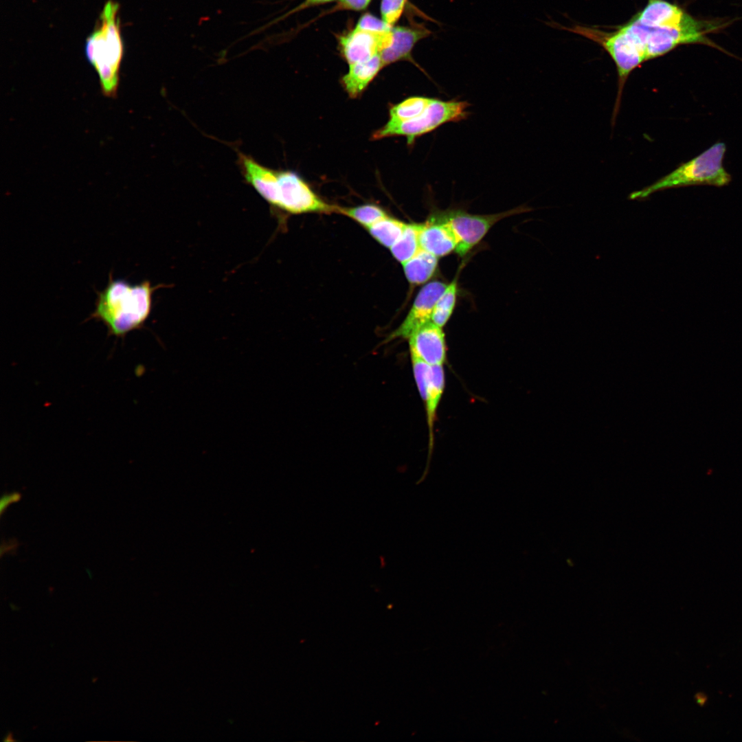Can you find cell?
<instances>
[{
    "instance_id": "cell-27",
    "label": "cell",
    "mask_w": 742,
    "mask_h": 742,
    "mask_svg": "<svg viewBox=\"0 0 742 742\" xmlns=\"http://www.w3.org/2000/svg\"><path fill=\"white\" fill-rule=\"evenodd\" d=\"M696 703L700 706L704 707L707 704L708 700V695L704 692H697L694 696Z\"/></svg>"
},
{
    "instance_id": "cell-10",
    "label": "cell",
    "mask_w": 742,
    "mask_h": 742,
    "mask_svg": "<svg viewBox=\"0 0 742 742\" xmlns=\"http://www.w3.org/2000/svg\"><path fill=\"white\" fill-rule=\"evenodd\" d=\"M407 339L411 355L429 366L443 365L447 348L441 327L430 321L415 330Z\"/></svg>"
},
{
    "instance_id": "cell-8",
    "label": "cell",
    "mask_w": 742,
    "mask_h": 742,
    "mask_svg": "<svg viewBox=\"0 0 742 742\" xmlns=\"http://www.w3.org/2000/svg\"><path fill=\"white\" fill-rule=\"evenodd\" d=\"M392 30V29H391ZM391 30L376 32L355 28L340 36L341 51L350 65L371 58L387 47L391 41Z\"/></svg>"
},
{
    "instance_id": "cell-17",
    "label": "cell",
    "mask_w": 742,
    "mask_h": 742,
    "mask_svg": "<svg viewBox=\"0 0 742 742\" xmlns=\"http://www.w3.org/2000/svg\"><path fill=\"white\" fill-rule=\"evenodd\" d=\"M406 224L389 216L368 227L370 234L381 244L391 247L400 238Z\"/></svg>"
},
{
    "instance_id": "cell-15",
    "label": "cell",
    "mask_w": 742,
    "mask_h": 742,
    "mask_svg": "<svg viewBox=\"0 0 742 742\" xmlns=\"http://www.w3.org/2000/svg\"><path fill=\"white\" fill-rule=\"evenodd\" d=\"M438 262V257L420 249L412 258L402 265L408 281L414 284H420L433 276L437 269Z\"/></svg>"
},
{
    "instance_id": "cell-28",
    "label": "cell",
    "mask_w": 742,
    "mask_h": 742,
    "mask_svg": "<svg viewBox=\"0 0 742 742\" xmlns=\"http://www.w3.org/2000/svg\"><path fill=\"white\" fill-rule=\"evenodd\" d=\"M3 741H14L15 740L12 738V733L9 732L7 734V735L5 736V737L3 739Z\"/></svg>"
},
{
    "instance_id": "cell-14",
    "label": "cell",
    "mask_w": 742,
    "mask_h": 742,
    "mask_svg": "<svg viewBox=\"0 0 742 742\" xmlns=\"http://www.w3.org/2000/svg\"><path fill=\"white\" fill-rule=\"evenodd\" d=\"M444 387L445 372L443 366H431L429 382L427 389V395L425 401L427 411V423L430 431V444L427 464L426 466V469L422 475V480H425L428 474L432 449V429L434 427L436 410L440 403L444 391Z\"/></svg>"
},
{
    "instance_id": "cell-20",
    "label": "cell",
    "mask_w": 742,
    "mask_h": 742,
    "mask_svg": "<svg viewBox=\"0 0 742 742\" xmlns=\"http://www.w3.org/2000/svg\"><path fill=\"white\" fill-rule=\"evenodd\" d=\"M337 212L352 218L367 228L388 216L381 207L371 204L350 208L338 207Z\"/></svg>"
},
{
    "instance_id": "cell-1",
    "label": "cell",
    "mask_w": 742,
    "mask_h": 742,
    "mask_svg": "<svg viewBox=\"0 0 742 742\" xmlns=\"http://www.w3.org/2000/svg\"><path fill=\"white\" fill-rule=\"evenodd\" d=\"M729 22L699 19L676 3L648 0L629 21L610 31L579 25L565 29L597 43L615 63L618 80L615 118L624 85L631 71L643 63L682 45L702 44L727 53L708 35L723 28Z\"/></svg>"
},
{
    "instance_id": "cell-2",
    "label": "cell",
    "mask_w": 742,
    "mask_h": 742,
    "mask_svg": "<svg viewBox=\"0 0 742 742\" xmlns=\"http://www.w3.org/2000/svg\"><path fill=\"white\" fill-rule=\"evenodd\" d=\"M157 288L149 281L133 285L122 279H113L110 273L104 289L96 292L95 308L89 319L103 323L109 335L124 337L141 328L148 317Z\"/></svg>"
},
{
    "instance_id": "cell-11",
    "label": "cell",
    "mask_w": 742,
    "mask_h": 742,
    "mask_svg": "<svg viewBox=\"0 0 742 742\" xmlns=\"http://www.w3.org/2000/svg\"><path fill=\"white\" fill-rule=\"evenodd\" d=\"M390 45L380 52L383 67L399 60H407L417 65L412 55L414 45L431 32L424 26L392 27Z\"/></svg>"
},
{
    "instance_id": "cell-6",
    "label": "cell",
    "mask_w": 742,
    "mask_h": 742,
    "mask_svg": "<svg viewBox=\"0 0 742 742\" xmlns=\"http://www.w3.org/2000/svg\"><path fill=\"white\" fill-rule=\"evenodd\" d=\"M528 211V207L521 206L492 214H472L462 210H450L437 215L451 228L458 243L456 251L463 256L479 243L498 221L511 215Z\"/></svg>"
},
{
    "instance_id": "cell-21",
    "label": "cell",
    "mask_w": 742,
    "mask_h": 742,
    "mask_svg": "<svg viewBox=\"0 0 742 742\" xmlns=\"http://www.w3.org/2000/svg\"><path fill=\"white\" fill-rule=\"evenodd\" d=\"M411 359L414 376L418 392L422 399L425 401L427 395L431 366L414 355H411Z\"/></svg>"
},
{
    "instance_id": "cell-9",
    "label": "cell",
    "mask_w": 742,
    "mask_h": 742,
    "mask_svg": "<svg viewBox=\"0 0 742 742\" xmlns=\"http://www.w3.org/2000/svg\"><path fill=\"white\" fill-rule=\"evenodd\" d=\"M447 286L442 282L432 281L423 286L407 317L388 339L408 338L415 330L430 322L435 304Z\"/></svg>"
},
{
    "instance_id": "cell-22",
    "label": "cell",
    "mask_w": 742,
    "mask_h": 742,
    "mask_svg": "<svg viewBox=\"0 0 742 742\" xmlns=\"http://www.w3.org/2000/svg\"><path fill=\"white\" fill-rule=\"evenodd\" d=\"M406 3L407 0H382L381 3L382 19L392 27L400 18Z\"/></svg>"
},
{
    "instance_id": "cell-25",
    "label": "cell",
    "mask_w": 742,
    "mask_h": 742,
    "mask_svg": "<svg viewBox=\"0 0 742 742\" xmlns=\"http://www.w3.org/2000/svg\"><path fill=\"white\" fill-rule=\"evenodd\" d=\"M371 0H339L338 6L340 8L352 10H361L365 9Z\"/></svg>"
},
{
    "instance_id": "cell-16",
    "label": "cell",
    "mask_w": 742,
    "mask_h": 742,
    "mask_svg": "<svg viewBox=\"0 0 742 742\" xmlns=\"http://www.w3.org/2000/svg\"><path fill=\"white\" fill-rule=\"evenodd\" d=\"M419 224H406L403 234L390 247L394 257L402 264L412 258L420 249Z\"/></svg>"
},
{
    "instance_id": "cell-13",
    "label": "cell",
    "mask_w": 742,
    "mask_h": 742,
    "mask_svg": "<svg viewBox=\"0 0 742 742\" xmlns=\"http://www.w3.org/2000/svg\"><path fill=\"white\" fill-rule=\"evenodd\" d=\"M382 67L379 53L368 60L350 65L348 72L341 79L350 97L357 98L361 94Z\"/></svg>"
},
{
    "instance_id": "cell-7",
    "label": "cell",
    "mask_w": 742,
    "mask_h": 742,
    "mask_svg": "<svg viewBox=\"0 0 742 742\" xmlns=\"http://www.w3.org/2000/svg\"><path fill=\"white\" fill-rule=\"evenodd\" d=\"M278 179L277 207L293 214L337 212L338 207L323 201L296 173L278 170Z\"/></svg>"
},
{
    "instance_id": "cell-23",
    "label": "cell",
    "mask_w": 742,
    "mask_h": 742,
    "mask_svg": "<svg viewBox=\"0 0 742 742\" xmlns=\"http://www.w3.org/2000/svg\"><path fill=\"white\" fill-rule=\"evenodd\" d=\"M356 28L376 32H386L391 30L392 26L383 19L381 20L369 13H366L359 19Z\"/></svg>"
},
{
    "instance_id": "cell-5",
    "label": "cell",
    "mask_w": 742,
    "mask_h": 742,
    "mask_svg": "<svg viewBox=\"0 0 742 742\" xmlns=\"http://www.w3.org/2000/svg\"><path fill=\"white\" fill-rule=\"evenodd\" d=\"M470 104L464 100H442L434 98L425 110L418 116L404 122L388 120L386 124L375 131L372 138L379 139L392 136H405L407 144L412 145L416 139L436 130L448 122L466 120L470 112Z\"/></svg>"
},
{
    "instance_id": "cell-3",
    "label": "cell",
    "mask_w": 742,
    "mask_h": 742,
    "mask_svg": "<svg viewBox=\"0 0 742 742\" xmlns=\"http://www.w3.org/2000/svg\"><path fill=\"white\" fill-rule=\"evenodd\" d=\"M119 8L118 3L112 0L105 3L85 45V56L98 73L102 92L109 98L117 95L124 54Z\"/></svg>"
},
{
    "instance_id": "cell-4",
    "label": "cell",
    "mask_w": 742,
    "mask_h": 742,
    "mask_svg": "<svg viewBox=\"0 0 742 742\" xmlns=\"http://www.w3.org/2000/svg\"><path fill=\"white\" fill-rule=\"evenodd\" d=\"M726 152L725 143L717 142L653 184L632 192L629 199H644L654 192L673 188L695 185L726 186L731 181L732 177L723 166Z\"/></svg>"
},
{
    "instance_id": "cell-26",
    "label": "cell",
    "mask_w": 742,
    "mask_h": 742,
    "mask_svg": "<svg viewBox=\"0 0 742 742\" xmlns=\"http://www.w3.org/2000/svg\"><path fill=\"white\" fill-rule=\"evenodd\" d=\"M333 1V0H305L302 3H301L300 5H298L294 10H293V12L300 11L301 10H303L304 8H307L311 7V6H314V5L328 3V2H330V1Z\"/></svg>"
},
{
    "instance_id": "cell-12",
    "label": "cell",
    "mask_w": 742,
    "mask_h": 742,
    "mask_svg": "<svg viewBox=\"0 0 742 742\" xmlns=\"http://www.w3.org/2000/svg\"><path fill=\"white\" fill-rule=\"evenodd\" d=\"M418 238L420 249L438 258L456 251L458 244L449 224L437 214L429 221L419 224Z\"/></svg>"
},
{
    "instance_id": "cell-18",
    "label": "cell",
    "mask_w": 742,
    "mask_h": 742,
    "mask_svg": "<svg viewBox=\"0 0 742 742\" xmlns=\"http://www.w3.org/2000/svg\"><path fill=\"white\" fill-rule=\"evenodd\" d=\"M457 296V278L447 284L438 297L431 315V321L442 328L448 322L453 311Z\"/></svg>"
},
{
    "instance_id": "cell-24",
    "label": "cell",
    "mask_w": 742,
    "mask_h": 742,
    "mask_svg": "<svg viewBox=\"0 0 742 742\" xmlns=\"http://www.w3.org/2000/svg\"><path fill=\"white\" fill-rule=\"evenodd\" d=\"M21 497H22V495L20 493L16 492V491L12 492V493H3L1 498V500H0V515H1V516L3 515V513L5 511V510L8 508V506L10 504L19 502L21 499Z\"/></svg>"
},
{
    "instance_id": "cell-19",
    "label": "cell",
    "mask_w": 742,
    "mask_h": 742,
    "mask_svg": "<svg viewBox=\"0 0 742 742\" xmlns=\"http://www.w3.org/2000/svg\"><path fill=\"white\" fill-rule=\"evenodd\" d=\"M432 98L413 96L408 98L390 109V120L404 122L420 115L427 107Z\"/></svg>"
}]
</instances>
